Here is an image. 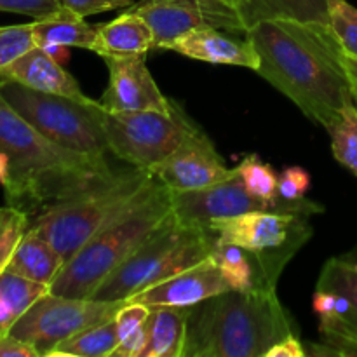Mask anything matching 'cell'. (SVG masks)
<instances>
[{
  "label": "cell",
  "instance_id": "1",
  "mask_svg": "<svg viewBox=\"0 0 357 357\" xmlns=\"http://www.w3.org/2000/svg\"><path fill=\"white\" fill-rule=\"evenodd\" d=\"M246 37L260 58L257 73L326 131L356 101L344 52L328 24L264 20Z\"/></svg>",
  "mask_w": 357,
  "mask_h": 357
},
{
  "label": "cell",
  "instance_id": "2",
  "mask_svg": "<svg viewBox=\"0 0 357 357\" xmlns=\"http://www.w3.org/2000/svg\"><path fill=\"white\" fill-rule=\"evenodd\" d=\"M0 150L9 155V178L3 185L6 202L26 215L40 209L100 178L114 166L56 145L17 114L0 93Z\"/></svg>",
  "mask_w": 357,
  "mask_h": 357
},
{
  "label": "cell",
  "instance_id": "3",
  "mask_svg": "<svg viewBox=\"0 0 357 357\" xmlns=\"http://www.w3.org/2000/svg\"><path fill=\"white\" fill-rule=\"evenodd\" d=\"M291 335L295 321L275 288L230 289L190 307L183 357H265Z\"/></svg>",
  "mask_w": 357,
  "mask_h": 357
},
{
  "label": "cell",
  "instance_id": "4",
  "mask_svg": "<svg viewBox=\"0 0 357 357\" xmlns=\"http://www.w3.org/2000/svg\"><path fill=\"white\" fill-rule=\"evenodd\" d=\"M173 220V192L153 178L124 213L66 261L49 286V293L68 298H91L112 272Z\"/></svg>",
  "mask_w": 357,
  "mask_h": 357
},
{
  "label": "cell",
  "instance_id": "5",
  "mask_svg": "<svg viewBox=\"0 0 357 357\" xmlns=\"http://www.w3.org/2000/svg\"><path fill=\"white\" fill-rule=\"evenodd\" d=\"M152 171L142 167H114L107 176L45 206L33 215L37 230L66 261L87 241L124 213L153 181Z\"/></svg>",
  "mask_w": 357,
  "mask_h": 357
},
{
  "label": "cell",
  "instance_id": "6",
  "mask_svg": "<svg viewBox=\"0 0 357 357\" xmlns=\"http://www.w3.org/2000/svg\"><path fill=\"white\" fill-rule=\"evenodd\" d=\"M215 241L206 227L181 225L174 218L112 272L91 298L128 302L136 293L211 257Z\"/></svg>",
  "mask_w": 357,
  "mask_h": 357
},
{
  "label": "cell",
  "instance_id": "7",
  "mask_svg": "<svg viewBox=\"0 0 357 357\" xmlns=\"http://www.w3.org/2000/svg\"><path fill=\"white\" fill-rule=\"evenodd\" d=\"M0 93L17 114L56 145L91 159L108 160L107 108L101 101L42 93L7 79H0Z\"/></svg>",
  "mask_w": 357,
  "mask_h": 357
},
{
  "label": "cell",
  "instance_id": "8",
  "mask_svg": "<svg viewBox=\"0 0 357 357\" xmlns=\"http://www.w3.org/2000/svg\"><path fill=\"white\" fill-rule=\"evenodd\" d=\"M218 239L250 251L265 288H275L286 265L312 237L309 216L279 211H251L216 220L208 227Z\"/></svg>",
  "mask_w": 357,
  "mask_h": 357
},
{
  "label": "cell",
  "instance_id": "9",
  "mask_svg": "<svg viewBox=\"0 0 357 357\" xmlns=\"http://www.w3.org/2000/svg\"><path fill=\"white\" fill-rule=\"evenodd\" d=\"M105 129L112 155L129 166L152 171L199 128L173 101L169 112L107 110Z\"/></svg>",
  "mask_w": 357,
  "mask_h": 357
},
{
  "label": "cell",
  "instance_id": "10",
  "mask_svg": "<svg viewBox=\"0 0 357 357\" xmlns=\"http://www.w3.org/2000/svg\"><path fill=\"white\" fill-rule=\"evenodd\" d=\"M124 303L45 293L16 321L10 335L30 344L40 357H47L66 338L115 317Z\"/></svg>",
  "mask_w": 357,
  "mask_h": 357
},
{
  "label": "cell",
  "instance_id": "11",
  "mask_svg": "<svg viewBox=\"0 0 357 357\" xmlns=\"http://www.w3.org/2000/svg\"><path fill=\"white\" fill-rule=\"evenodd\" d=\"M312 309L324 344L337 356H357V248L324 264Z\"/></svg>",
  "mask_w": 357,
  "mask_h": 357
},
{
  "label": "cell",
  "instance_id": "12",
  "mask_svg": "<svg viewBox=\"0 0 357 357\" xmlns=\"http://www.w3.org/2000/svg\"><path fill=\"white\" fill-rule=\"evenodd\" d=\"M129 9L152 28L155 49H166L181 35L199 28L243 31L244 35L248 31L244 14L222 0H139Z\"/></svg>",
  "mask_w": 357,
  "mask_h": 357
},
{
  "label": "cell",
  "instance_id": "13",
  "mask_svg": "<svg viewBox=\"0 0 357 357\" xmlns=\"http://www.w3.org/2000/svg\"><path fill=\"white\" fill-rule=\"evenodd\" d=\"M237 167H229L208 135L197 129L152 174L171 192H190L211 187L234 176Z\"/></svg>",
  "mask_w": 357,
  "mask_h": 357
},
{
  "label": "cell",
  "instance_id": "14",
  "mask_svg": "<svg viewBox=\"0 0 357 357\" xmlns=\"http://www.w3.org/2000/svg\"><path fill=\"white\" fill-rule=\"evenodd\" d=\"M251 211H274L244 185L239 173L211 187L190 192H173L174 218L181 225L206 227L216 220L244 215Z\"/></svg>",
  "mask_w": 357,
  "mask_h": 357
},
{
  "label": "cell",
  "instance_id": "15",
  "mask_svg": "<svg viewBox=\"0 0 357 357\" xmlns=\"http://www.w3.org/2000/svg\"><path fill=\"white\" fill-rule=\"evenodd\" d=\"M108 86L101 105L110 112L159 110L169 112L173 100L164 96L153 80L145 58H108Z\"/></svg>",
  "mask_w": 357,
  "mask_h": 357
},
{
  "label": "cell",
  "instance_id": "16",
  "mask_svg": "<svg viewBox=\"0 0 357 357\" xmlns=\"http://www.w3.org/2000/svg\"><path fill=\"white\" fill-rule=\"evenodd\" d=\"M230 291L218 265L211 257L190 268L178 272L143 291L136 293L128 302H139L149 307H194L211 296Z\"/></svg>",
  "mask_w": 357,
  "mask_h": 357
},
{
  "label": "cell",
  "instance_id": "17",
  "mask_svg": "<svg viewBox=\"0 0 357 357\" xmlns=\"http://www.w3.org/2000/svg\"><path fill=\"white\" fill-rule=\"evenodd\" d=\"M234 31L218 30V28H199L181 35L167 45V51H174L187 58L213 65L243 66L257 72L260 58L248 37H234Z\"/></svg>",
  "mask_w": 357,
  "mask_h": 357
},
{
  "label": "cell",
  "instance_id": "18",
  "mask_svg": "<svg viewBox=\"0 0 357 357\" xmlns=\"http://www.w3.org/2000/svg\"><path fill=\"white\" fill-rule=\"evenodd\" d=\"M0 79L14 80L17 84L42 91V93L61 94L73 100H89L80 89L79 82L72 73L66 72L63 65L52 59L42 47L35 45L28 52L10 63L6 70L0 72Z\"/></svg>",
  "mask_w": 357,
  "mask_h": 357
},
{
  "label": "cell",
  "instance_id": "19",
  "mask_svg": "<svg viewBox=\"0 0 357 357\" xmlns=\"http://www.w3.org/2000/svg\"><path fill=\"white\" fill-rule=\"evenodd\" d=\"M96 30L93 52L105 59L131 58V56L146 58L149 51L155 49L152 28L131 9L124 10L121 16L101 24Z\"/></svg>",
  "mask_w": 357,
  "mask_h": 357
},
{
  "label": "cell",
  "instance_id": "20",
  "mask_svg": "<svg viewBox=\"0 0 357 357\" xmlns=\"http://www.w3.org/2000/svg\"><path fill=\"white\" fill-rule=\"evenodd\" d=\"M63 267H65V260L61 255L37 230L28 227L17 243L16 250L13 251L6 271L30 279V281L51 286Z\"/></svg>",
  "mask_w": 357,
  "mask_h": 357
},
{
  "label": "cell",
  "instance_id": "21",
  "mask_svg": "<svg viewBox=\"0 0 357 357\" xmlns=\"http://www.w3.org/2000/svg\"><path fill=\"white\" fill-rule=\"evenodd\" d=\"M190 307H150L149 344L143 357H183Z\"/></svg>",
  "mask_w": 357,
  "mask_h": 357
},
{
  "label": "cell",
  "instance_id": "22",
  "mask_svg": "<svg viewBox=\"0 0 357 357\" xmlns=\"http://www.w3.org/2000/svg\"><path fill=\"white\" fill-rule=\"evenodd\" d=\"M35 44H63L68 47H84L93 51L96 28L86 23V17L70 7L61 6L54 13L33 20Z\"/></svg>",
  "mask_w": 357,
  "mask_h": 357
},
{
  "label": "cell",
  "instance_id": "23",
  "mask_svg": "<svg viewBox=\"0 0 357 357\" xmlns=\"http://www.w3.org/2000/svg\"><path fill=\"white\" fill-rule=\"evenodd\" d=\"M211 258L218 265L223 279L234 291L246 293L265 288L260 267L250 251L216 237Z\"/></svg>",
  "mask_w": 357,
  "mask_h": 357
},
{
  "label": "cell",
  "instance_id": "24",
  "mask_svg": "<svg viewBox=\"0 0 357 357\" xmlns=\"http://www.w3.org/2000/svg\"><path fill=\"white\" fill-rule=\"evenodd\" d=\"M45 293L49 286L3 271L0 274V337L10 333L16 321Z\"/></svg>",
  "mask_w": 357,
  "mask_h": 357
},
{
  "label": "cell",
  "instance_id": "25",
  "mask_svg": "<svg viewBox=\"0 0 357 357\" xmlns=\"http://www.w3.org/2000/svg\"><path fill=\"white\" fill-rule=\"evenodd\" d=\"M264 20L328 24V0H253L246 10L248 30Z\"/></svg>",
  "mask_w": 357,
  "mask_h": 357
},
{
  "label": "cell",
  "instance_id": "26",
  "mask_svg": "<svg viewBox=\"0 0 357 357\" xmlns=\"http://www.w3.org/2000/svg\"><path fill=\"white\" fill-rule=\"evenodd\" d=\"M117 345V323L115 317H112L63 340L47 357H112Z\"/></svg>",
  "mask_w": 357,
  "mask_h": 357
},
{
  "label": "cell",
  "instance_id": "27",
  "mask_svg": "<svg viewBox=\"0 0 357 357\" xmlns=\"http://www.w3.org/2000/svg\"><path fill=\"white\" fill-rule=\"evenodd\" d=\"M150 307L139 302H126L115 314L119 345L112 357H143L149 344Z\"/></svg>",
  "mask_w": 357,
  "mask_h": 357
},
{
  "label": "cell",
  "instance_id": "28",
  "mask_svg": "<svg viewBox=\"0 0 357 357\" xmlns=\"http://www.w3.org/2000/svg\"><path fill=\"white\" fill-rule=\"evenodd\" d=\"M331 152L337 162L357 178V105H347L330 129Z\"/></svg>",
  "mask_w": 357,
  "mask_h": 357
},
{
  "label": "cell",
  "instance_id": "29",
  "mask_svg": "<svg viewBox=\"0 0 357 357\" xmlns=\"http://www.w3.org/2000/svg\"><path fill=\"white\" fill-rule=\"evenodd\" d=\"M328 24L342 52L357 59V7L347 0H328Z\"/></svg>",
  "mask_w": 357,
  "mask_h": 357
},
{
  "label": "cell",
  "instance_id": "30",
  "mask_svg": "<svg viewBox=\"0 0 357 357\" xmlns=\"http://www.w3.org/2000/svg\"><path fill=\"white\" fill-rule=\"evenodd\" d=\"M30 227V215L14 206L0 208V274L6 271L13 251Z\"/></svg>",
  "mask_w": 357,
  "mask_h": 357
},
{
  "label": "cell",
  "instance_id": "31",
  "mask_svg": "<svg viewBox=\"0 0 357 357\" xmlns=\"http://www.w3.org/2000/svg\"><path fill=\"white\" fill-rule=\"evenodd\" d=\"M33 24H10L0 26V72L6 70L10 63L16 61L20 56L35 47Z\"/></svg>",
  "mask_w": 357,
  "mask_h": 357
},
{
  "label": "cell",
  "instance_id": "32",
  "mask_svg": "<svg viewBox=\"0 0 357 357\" xmlns=\"http://www.w3.org/2000/svg\"><path fill=\"white\" fill-rule=\"evenodd\" d=\"M310 188V174L303 167H286L278 176V194L284 201H302L307 199Z\"/></svg>",
  "mask_w": 357,
  "mask_h": 357
},
{
  "label": "cell",
  "instance_id": "33",
  "mask_svg": "<svg viewBox=\"0 0 357 357\" xmlns=\"http://www.w3.org/2000/svg\"><path fill=\"white\" fill-rule=\"evenodd\" d=\"M61 6V0H0V13L21 14L38 20L54 13Z\"/></svg>",
  "mask_w": 357,
  "mask_h": 357
},
{
  "label": "cell",
  "instance_id": "34",
  "mask_svg": "<svg viewBox=\"0 0 357 357\" xmlns=\"http://www.w3.org/2000/svg\"><path fill=\"white\" fill-rule=\"evenodd\" d=\"M136 0H61L63 6L70 7L80 16H94V14L108 13L115 9H128Z\"/></svg>",
  "mask_w": 357,
  "mask_h": 357
},
{
  "label": "cell",
  "instance_id": "35",
  "mask_svg": "<svg viewBox=\"0 0 357 357\" xmlns=\"http://www.w3.org/2000/svg\"><path fill=\"white\" fill-rule=\"evenodd\" d=\"M0 357H40L26 342L7 333L0 337Z\"/></svg>",
  "mask_w": 357,
  "mask_h": 357
},
{
  "label": "cell",
  "instance_id": "36",
  "mask_svg": "<svg viewBox=\"0 0 357 357\" xmlns=\"http://www.w3.org/2000/svg\"><path fill=\"white\" fill-rule=\"evenodd\" d=\"M307 356L305 347H303L302 342L298 340L296 335H291L288 338H282L281 342H278L275 345H272L267 351L265 357H303Z\"/></svg>",
  "mask_w": 357,
  "mask_h": 357
},
{
  "label": "cell",
  "instance_id": "37",
  "mask_svg": "<svg viewBox=\"0 0 357 357\" xmlns=\"http://www.w3.org/2000/svg\"><path fill=\"white\" fill-rule=\"evenodd\" d=\"M38 47L44 49L52 59L59 63V65H65L66 61L70 59V51H68V45H63V44H42Z\"/></svg>",
  "mask_w": 357,
  "mask_h": 357
},
{
  "label": "cell",
  "instance_id": "38",
  "mask_svg": "<svg viewBox=\"0 0 357 357\" xmlns=\"http://www.w3.org/2000/svg\"><path fill=\"white\" fill-rule=\"evenodd\" d=\"M344 66H345V72H347L349 79H351L352 89H354L356 103H357V59L349 58V56L344 54Z\"/></svg>",
  "mask_w": 357,
  "mask_h": 357
},
{
  "label": "cell",
  "instance_id": "39",
  "mask_svg": "<svg viewBox=\"0 0 357 357\" xmlns=\"http://www.w3.org/2000/svg\"><path fill=\"white\" fill-rule=\"evenodd\" d=\"M9 169H10L9 155L0 150V185H2V187L6 185L7 178H9Z\"/></svg>",
  "mask_w": 357,
  "mask_h": 357
},
{
  "label": "cell",
  "instance_id": "40",
  "mask_svg": "<svg viewBox=\"0 0 357 357\" xmlns=\"http://www.w3.org/2000/svg\"><path fill=\"white\" fill-rule=\"evenodd\" d=\"M222 2H227V3H230V6L237 7V9H239L241 13L244 14V20H246V10L250 9V6H251V2H253V0H222ZM246 23H248V21H246Z\"/></svg>",
  "mask_w": 357,
  "mask_h": 357
}]
</instances>
